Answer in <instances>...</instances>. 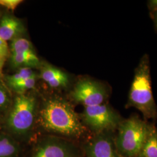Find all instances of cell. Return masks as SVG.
<instances>
[{
	"instance_id": "6da1fadb",
	"label": "cell",
	"mask_w": 157,
	"mask_h": 157,
	"mask_svg": "<svg viewBox=\"0 0 157 157\" xmlns=\"http://www.w3.org/2000/svg\"><path fill=\"white\" fill-rule=\"evenodd\" d=\"M39 121L47 132L63 136L78 138L86 132L85 126L71 104L61 98L45 101L39 112Z\"/></svg>"
},
{
	"instance_id": "7a4b0ae2",
	"label": "cell",
	"mask_w": 157,
	"mask_h": 157,
	"mask_svg": "<svg viewBox=\"0 0 157 157\" xmlns=\"http://www.w3.org/2000/svg\"><path fill=\"white\" fill-rule=\"evenodd\" d=\"M150 58L144 54L141 58L129 90L127 108L133 107L143 114L145 119L157 118V107L152 93Z\"/></svg>"
},
{
	"instance_id": "3957f363",
	"label": "cell",
	"mask_w": 157,
	"mask_h": 157,
	"mask_svg": "<svg viewBox=\"0 0 157 157\" xmlns=\"http://www.w3.org/2000/svg\"><path fill=\"white\" fill-rule=\"evenodd\" d=\"M150 126L137 116L123 120L118 127V135L114 141L118 151L125 157H139Z\"/></svg>"
},
{
	"instance_id": "277c9868",
	"label": "cell",
	"mask_w": 157,
	"mask_h": 157,
	"mask_svg": "<svg viewBox=\"0 0 157 157\" xmlns=\"http://www.w3.org/2000/svg\"><path fill=\"white\" fill-rule=\"evenodd\" d=\"M37 110V101L32 95L19 94L13 101L7 118V126L13 134L25 137L32 129Z\"/></svg>"
},
{
	"instance_id": "5b68a950",
	"label": "cell",
	"mask_w": 157,
	"mask_h": 157,
	"mask_svg": "<svg viewBox=\"0 0 157 157\" xmlns=\"http://www.w3.org/2000/svg\"><path fill=\"white\" fill-rule=\"evenodd\" d=\"M82 118L84 124L97 134L118 129L123 121L117 112L105 103L84 107Z\"/></svg>"
},
{
	"instance_id": "8992f818",
	"label": "cell",
	"mask_w": 157,
	"mask_h": 157,
	"mask_svg": "<svg viewBox=\"0 0 157 157\" xmlns=\"http://www.w3.org/2000/svg\"><path fill=\"white\" fill-rule=\"evenodd\" d=\"M71 96L75 101L84 107H92L104 104L108 96V91L101 82L84 78L76 84Z\"/></svg>"
},
{
	"instance_id": "52a82bcc",
	"label": "cell",
	"mask_w": 157,
	"mask_h": 157,
	"mask_svg": "<svg viewBox=\"0 0 157 157\" xmlns=\"http://www.w3.org/2000/svg\"><path fill=\"white\" fill-rule=\"evenodd\" d=\"M29 157H78V151L71 142L48 137L38 143Z\"/></svg>"
},
{
	"instance_id": "ba28073f",
	"label": "cell",
	"mask_w": 157,
	"mask_h": 157,
	"mask_svg": "<svg viewBox=\"0 0 157 157\" xmlns=\"http://www.w3.org/2000/svg\"><path fill=\"white\" fill-rule=\"evenodd\" d=\"M107 132L98 133L85 146L87 157H121L115 142Z\"/></svg>"
},
{
	"instance_id": "9c48e42d",
	"label": "cell",
	"mask_w": 157,
	"mask_h": 157,
	"mask_svg": "<svg viewBox=\"0 0 157 157\" xmlns=\"http://www.w3.org/2000/svg\"><path fill=\"white\" fill-rule=\"evenodd\" d=\"M25 31L22 22L16 17L6 15L0 21V38L6 42L19 37Z\"/></svg>"
},
{
	"instance_id": "30bf717a",
	"label": "cell",
	"mask_w": 157,
	"mask_h": 157,
	"mask_svg": "<svg viewBox=\"0 0 157 157\" xmlns=\"http://www.w3.org/2000/svg\"><path fill=\"white\" fill-rule=\"evenodd\" d=\"M41 78L52 88L66 86L69 82L67 74L51 65L45 66L43 68L41 72Z\"/></svg>"
},
{
	"instance_id": "8fae6325",
	"label": "cell",
	"mask_w": 157,
	"mask_h": 157,
	"mask_svg": "<svg viewBox=\"0 0 157 157\" xmlns=\"http://www.w3.org/2000/svg\"><path fill=\"white\" fill-rule=\"evenodd\" d=\"M21 152L17 141L9 136L0 135V157H19Z\"/></svg>"
},
{
	"instance_id": "7c38bea8",
	"label": "cell",
	"mask_w": 157,
	"mask_h": 157,
	"mask_svg": "<svg viewBox=\"0 0 157 157\" xmlns=\"http://www.w3.org/2000/svg\"><path fill=\"white\" fill-rule=\"evenodd\" d=\"M139 157H157V129L152 124Z\"/></svg>"
},
{
	"instance_id": "4fadbf2b",
	"label": "cell",
	"mask_w": 157,
	"mask_h": 157,
	"mask_svg": "<svg viewBox=\"0 0 157 157\" xmlns=\"http://www.w3.org/2000/svg\"><path fill=\"white\" fill-rule=\"evenodd\" d=\"M12 64L15 67H35L40 64L39 58L34 54H11Z\"/></svg>"
},
{
	"instance_id": "5bb4252c",
	"label": "cell",
	"mask_w": 157,
	"mask_h": 157,
	"mask_svg": "<svg viewBox=\"0 0 157 157\" xmlns=\"http://www.w3.org/2000/svg\"><path fill=\"white\" fill-rule=\"evenodd\" d=\"M10 50L11 54L35 53L31 43L28 40L21 37L12 41Z\"/></svg>"
},
{
	"instance_id": "9a60e30c",
	"label": "cell",
	"mask_w": 157,
	"mask_h": 157,
	"mask_svg": "<svg viewBox=\"0 0 157 157\" xmlns=\"http://www.w3.org/2000/svg\"><path fill=\"white\" fill-rule=\"evenodd\" d=\"M36 75L34 73L33 71L30 67H22L20 68L19 70L12 75L11 76H8L6 78L8 84L12 87L15 84H17L21 82L31 78Z\"/></svg>"
},
{
	"instance_id": "2e32d148",
	"label": "cell",
	"mask_w": 157,
	"mask_h": 157,
	"mask_svg": "<svg viewBox=\"0 0 157 157\" xmlns=\"http://www.w3.org/2000/svg\"><path fill=\"white\" fill-rule=\"evenodd\" d=\"M36 75L27 78L17 84H15L11 87L19 93V94H25L26 91L32 89L34 87L36 83Z\"/></svg>"
},
{
	"instance_id": "e0dca14e",
	"label": "cell",
	"mask_w": 157,
	"mask_h": 157,
	"mask_svg": "<svg viewBox=\"0 0 157 157\" xmlns=\"http://www.w3.org/2000/svg\"><path fill=\"white\" fill-rule=\"evenodd\" d=\"M10 56V49L7 42L0 38V77L3 76V69Z\"/></svg>"
},
{
	"instance_id": "ac0fdd59",
	"label": "cell",
	"mask_w": 157,
	"mask_h": 157,
	"mask_svg": "<svg viewBox=\"0 0 157 157\" xmlns=\"http://www.w3.org/2000/svg\"><path fill=\"white\" fill-rule=\"evenodd\" d=\"M11 103L10 97L6 88L0 83V112L5 111Z\"/></svg>"
},
{
	"instance_id": "d6986e66",
	"label": "cell",
	"mask_w": 157,
	"mask_h": 157,
	"mask_svg": "<svg viewBox=\"0 0 157 157\" xmlns=\"http://www.w3.org/2000/svg\"><path fill=\"white\" fill-rule=\"evenodd\" d=\"M22 2L21 0H0V6L6 7L9 10L14 11Z\"/></svg>"
},
{
	"instance_id": "ffe728a7",
	"label": "cell",
	"mask_w": 157,
	"mask_h": 157,
	"mask_svg": "<svg viewBox=\"0 0 157 157\" xmlns=\"http://www.w3.org/2000/svg\"><path fill=\"white\" fill-rule=\"evenodd\" d=\"M147 6L150 12L157 11V0H149L147 1Z\"/></svg>"
},
{
	"instance_id": "44dd1931",
	"label": "cell",
	"mask_w": 157,
	"mask_h": 157,
	"mask_svg": "<svg viewBox=\"0 0 157 157\" xmlns=\"http://www.w3.org/2000/svg\"><path fill=\"white\" fill-rule=\"evenodd\" d=\"M150 15L154 25V28L157 32V11L150 12Z\"/></svg>"
},
{
	"instance_id": "7402d4cb",
	"label": "cell",
	"mask_w": 157,
	"mask_h": 157,
	"mask_svg": "<svg viewBox=\"0 0 157 157\" xmlns=\"http://www.w3.org/2000/svg\"></svg>"
}]
</instances>
